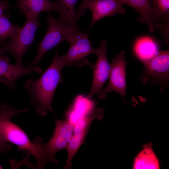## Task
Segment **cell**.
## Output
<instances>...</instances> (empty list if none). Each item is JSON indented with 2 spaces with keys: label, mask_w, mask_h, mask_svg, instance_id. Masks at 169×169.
<instances>
[{
  "label": "cell",
  "mask_w": 169,
  "mask_h": 169,
  "mask_svg": "<svg viewBox=\"0 0 169 169\" xmlns=\"http://www.w3.org/2000/svg\"><path fill=\"white\" fill-rule=\"evenodd\" d=\"M64 67L57 52L51 64L40 78L25 82L31 102L38 114L45 115L48 111L52 112V99L58 85L62 81L61 72Z\"/></svg>",
  "instance_id": "cell-1"
},
{
  "label": "cell",
  "mask_w": 169,
  "mask_h": 169,
  "mask_svg": "<svg viewBox=\"0 0 169 169\" xmlns=\"http://www.w3.org/2000/svg\"><path fill=\"white\" fill-rule=\"evenodd\" d=\"M39 15L33 14L27 17L25 23L15 36L8 42L0 41V49L4 53L7 52L12 54L18 65H23V56L33 42L36 30L41 24Z\"/></svg>",
  "instance_id": "cell-2"
},
{
  "label": "cell",
  "mask_w": 169,
  "mask_h": 169,
  "mask_svg": "<svg viewBox=\"0 0 169 169\" xmlns=\"http://www.w3.org/2000/svg\"><path fill=\"white\" fill-rule=\"evenodd\" d=\"M48 27L47 32L38 47V53L30 66H37L43 55L49 50L56 47L64 41L69 43L76 34L80 31L60 22L49 14L47 18Z\"/></svg>",
  "instance_id": "cell-3"
},
{
  "label": "cell",
  "mask_w": 169,
  "mask_h": 169,
  "mask_svg": "<svg viewBox=\"0 0 169 169\" xmlns=\"http://www.w3.org/2000/svg\"><path fill=\"white\" fill-rule=\"evenodd\" d=\"M55 126L49 141L44 142L42 138L37 136L33 141L43 155L46 162L58 164L55 155L59 151L67 149L74 131V125L69 120H63L55 117Z\"/></svg>",
  "instance_id": "cell-4"
},
{
  "label": "cell",
  "mask_w": 169,
  "mask_h": 169,
  "mask_svg": "<svg viewBox=\"0 0 169 169\" xmlns=\"http://www.w3.org/2000/svg\"><path fill=\"white\" fill-rule=\"evenodd\" d=\"M0 129L3 136L8 142L18 146L19 150H26L34 156L38 168L44 167L46 162L43 155L36 144L31 142L22 129L10 120L3 122Z\"/></svg>",
  "instance_id": "cell-5"
},
{
  "label": "cell",
  "mask_w": 169,
  "mask_h": 169,
  "mask_svg": "<svg viewBox=\"0 0 169 169\" xmlns=\"http://www.w3.org/2000/svg\"><path fill=\"white\" fill-rule=\"evenodd\" d=\"M70 44L67 53L59 57L63 66L80 67L86 65L92 68L93 64L89 61L86 57L91 54H95L96 49L93 48L88 34L80 31Z\"/></svg>",
  "instance_id": "cell-6"
},
{
  "label": "cell",
  "mask_w": 169,
  "mask_h": 169,
  "mask_svg": "<svg viewBox=\"0 0 169 169\" xmlns=\"http://www.w3.org/2000/svg\"><path fill=\"white\" fill-rule=\"evenodd\" d=\"M125 54L122 51L112 60L108 83L103 89L99 98L104 99L107 93L112 91L118 93L122 97L125 95L126 67L128 63L125 60Z\"/></svg>",
  "instance_id": "cell-7"
},
{
  "label": "cell",
  "mask_w": 169,
  "mask_h": 169,
  "mask_svg": "<svg viewBox=\"0 0 169 169\" xmlns=\"http://www.w3.org/2000/svg\"><path fill=\"white\" fill-rule=\"evenodd\" d=\"M107 45L106 40L103 39L100 47L96 49L95 54L97 60L92 68L93 77L92 86L87 95L91 98L95 95L99 98L103 89L104 85L108 79L110 70V64L107 56Z\"/></svg>",
  "instance_id": "cell-8"
},
{
  "label": "cell",
  "mask_w": 169,
  "mask_h": 169,
  "mask_svg": "<svg viewBox=\"0 0 169 169\" xmlns=\"http://www.w3.org/2000/svg\"><path fill=\"white\" fill-rule=\"evenodd\" d=\"M144 70L142 77L143 83L149 81L167 82L169 73V51H160L155 56L143 63Z\"/></svg>",
  "instance_id": "cell-9"
},
{
  "label": "cell",
  "mask_w": 169,
  "mask_h": 169,
  "mask_svg": "<svg viewBox=\"0 0 169 169\" xmlns=\"http://www.w3.org/2000/svg\"><path fill=\"white\" fill-rule=\"evenodd\" d=\"M0 49V84L13 90L16 89V83L20 78L34 72L41 73L42 70L37 66H27L14 65L9 63V59Z\"/></svg>",
  "instance_id": "cell-10"
},
{
  "label": "cell",
  "mask_w": 169,
  "mask_h": 169,
  "mask_svg": "<svg viewBox=\"0 0 169 169\" xmlns=\"http://www.w3.org/2000/svg\"><path fill=\"white\" fill-rule=\"evenodd\" d=\"M120 0H91L88 3L89 8L92 15L90 29L97 22L108 16L117 14H124L125 10Z\"/></svg>",
  "instance_id": "cell-11"
},
{
  "label": "cell",
  "mask_w": 169,
  "mask_h": 169,
  "mask_svg": "<svg viewBox=\"0 0 169 169\" xmlns=\"http://www.w3.org/2000/svg\"><path fill=\"white\" fill-rule=\"evenodd\" d=\"M18 6L26 17L33 14H39L41 12L50 14L53 11L59 14L61 8L58 1L52 2L49 0H19Z\"/></svg>",
  "instance_id": "cell-12"
},
{
  "label": "cell",
  "mask_w": 169,
  "mask_h": 169,
  "mask_svg": "<svg viewBox=\"0 0 169 169\" xmlns=\"http://www.w3.org/2000/svg\"><path fill=\"white\" fill-rule=\"evenodd\" d=\"M120 0L123 4L127 5L136 10L140 15L138 20L147 24L150 32H154L155 23L150 0Z\"/></svg>",
  "instance_id": "cell-13"
},
{
  "label": "cell",
  "mask_w": 169,
  "mask_h": 169,
  "mask_svg": "<svg viewBox=\"0 0 169 169\" xmlns=\"http://www.w3.org/2000/svg\"><path fill=\"white\" fill-rule=\"evenodd\" d=\"M134 50L136 55L143 64L153 57L160 51L157 43L147 37L137 40Z\"/></svg>",
  "instance_id": "cell-14"
},
{
  "label": "cell",
  "mask_w": 169,
  "mask_h": 169,
  "mask_svg": "<svg viewBox=\"0 0 169 169\" xmlns=\"http://www.w3.org/2000/svg\"><path fill=\"white\" fill-rule=\"evenodd\" d=\"M77 0H58L61 8L59 20L72 28H77L78 23L76 19L75 5Z\"/></svg>",
  "instance_id": "cell-15"
},
{
  "label": "cell",
  "mask_w": 169,
  "mask_h": 169,
  "mask_svg": "<svg viewBox=\"0 0 169 169\" xmlns=\"http://www.w3.org/2000/svg\"><path fill=\"white\" fill-rule=\"evenodd\" d=\"M28 108L17 109L13 108L6 102L0 106V125L3 121L10 120L16 115L27 111ZM3 136L0 129V152L6 153L11 150L12 146Z\"/></svg>",
  "instance_id": "cell-16"
},
{
  "label": "cell",
  "mask_w": 169,
  "mask_h": 169,
  "mask_svg": "<svg viewBox=\"0 0 169 169\" xmlns=\"http://www.w3.org/2000/svg\"><path fill=\"white\" fill-rule=\"evenodd\" d=\"M133 168L157 169L159 168L158 160L152 150L150 148L144 149L136 157Z\"/></svg>",
  "instance_id": "cell-17"
},
{
  "label": "cell",
  "mask_w": 169,
  "mask_h": 169,
  "mask_svg": "<svg viewBox=\"0 0 169 169\" xmlns=\"http://www.w3.org/2000/svg\"><path fill=\"white\" fill-rule=\"evenodd\" d=\"M150 0L155 24L169 23V0Z\"/></svg>",
  "instance_id": "cell-18"
},
{
  "label": "cell",
  "mask_w": 169,
  "mask_h": 169,
  "mask_svg": "<svg viewBox=\"0 0 169 169\" xmlns=\"http://www.w3.org/2000/svg\"><path fill=\"white\" fill-rule=\"evenodd\" d=\"M6 12L0 16V40L12 38L18 32L20 28L10 22Z\"/></svg>",
  "instance_id": "cell-19"
},
{
  "label": "cell",
  "mask_w": 169,
  "mask_h": 169,
  "mask_svg": "<svg viewBox=\"0 0 169 169\" xmlns=\"http://www.w3.org/2000/svg\"><path fill=\"white\" fill-rule=\"evenodd\" d=\"M169 23H156L154 27V30H156L162 36L163 41L166 44H169Z\"/></svg>",
  "instance_id": "cell-20"
},
{
  "label": "cell",
  "mask_w": 169,
  "mask_h": 169,
  "mask_svg": "<svg viewBox=\"0 0 169 169\" xmlns=\"http://www.w3.org/2000/svg\"><path fill=\"white\" fill-rule=\"evenodd\" d=\"M91 0H82V3L79 6L76 11V19L78 21L79 19L83 16L87 8L89 2Z\"/></svg>",
  "instance_id": "cell-21"
},
{
  "label": "cell",
  "mask_w": 169,
  "mask_h": 169,
  "mask_svg": "<svg viewBox=\"0 0 169 169\" xmlns=\"http://www.w3.org/2000/svg\"><path fill=\"white\" fill-rule=\"evenodd\" d=\"M9 7L8 0H0V16L6 12Z\"/></svg>",
  "instance_id": "cell-22"
},
{
  "label": "cell",
  "mask_w": 169,
  "mask_h": 169,
  "mask_svg": "<svg viewBox=\"0 0 169 169\" xmlns=\"http://www.w3.org/2000/svg\"><path fill=\"white\" fill-rule=\"evenodd\" d=\"M0 169H2L1 166L0 165Z\"/></svg>",
  "instance_id": "cell-23"
}]
</instances>
